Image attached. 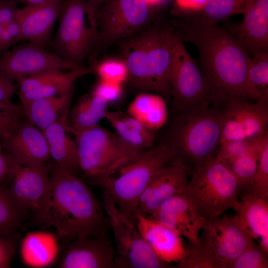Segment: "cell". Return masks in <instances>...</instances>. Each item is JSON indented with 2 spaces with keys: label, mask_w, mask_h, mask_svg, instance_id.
Returning a JSON list of instances; mask_svg holds the SVG:
<instances>
[{
  "label": "cell",
  "mask_w": 268,
  "mask_h": 268,
  "mask_svg": "<svg viewBox=\"0 0 268 268\" xmlns=\"http://www.w3.org/2000/svg\"><path fill=\"white\" fill-rule=\"evenodd\" d=\"M50 187L35 222L53 227L67 242L86 236L107 235L110 227L104 209L88 186L75 175L51 168Z\"/></svg>",
  "instance_id": "7a4b0ae2"
},
{
  "label": "cell",
  "mask_w": 268,
  "mask_h": 268,
  "mask_svg": "<svg viewBox=\"0 0 268 268\" xmlns=\"http://www.w3.org/2000/svg\"><path fill=\"white\" fill-rule=\"evenodd\" d=\"M246 97L268 103V53H256L250 57L245 81Z\"/></svg>",
  "instance_id": "4dcf8cb0"
},
{
  "label": "cell",
  "mask_w": 268,
  "mask_h": 268,
  "mask_svg": "<svg viewBox=\"0 0 268 268\" xmlns=\"http://www.w3.org/2000/svg\"><path fill=\"white\" fill-rule=\"evenodd\" d=\"M230 32L249 54L268 53V0H257Z\"/></svg>",
  "instance_id": "7402d4cb"
},
{
  "label": "cell",
  "mask_w": 268,
  "mask_h": 268,
  "mask_svg": "<svg viewBox=\"0 0 268 268\" xmlns=\"http://www.w3.org/2000/svg\"><path fill=\"white\" fill-rule=\"evenodd\" d=\"M62 3L63 1H51L28 4L19 8L16 18L21 26L22 40H27L43 47L59 17Z\"/></svg>",
  "instance_id": "44dd1931"
},
{
  "label": "cell",
  "mask_w": 268,
  "mask_h": 268,
  "mask_svg": "<svg viewBox=\"0 0 268 268\" xmlns=\"http://www.w3.org/2000/svg\"><path fill=\"white\" fill-rule=\"evenodd\" d=\"M257 138L223 142L220 143L215 157L224 163H227L246 152Z\"/></svg>",
  "instance_id": "ab89813d"
},
{
  "label": "cell",
  "mask_w": 268,
  "mask_h": 268,
  "mask_svg": "<svg viewBox=\"0 0 268 268\" xmlns=\"http://www.w3.org/2000/svg\"><path fill=\"white\" fill-rule=\"evenodd\" d=\"M243 195L233 209L244 228L268 253V199L250 192Z\"/></svg>",
  "instance_id": "cb8c5ba5"
},
{
  "label": "cell",
  "mask_w": 268,
  "mask_h": 268,
  "mask_svg": "<svg viewBox=\"0 0 268 268\" xmlns=\"http://www.w3.org/2000/svg\"><path fill=\"white\" fill-rule=\"evenodd\" d=\"M176 35L168 21L159 17L144 29L116 44L127 67V83L133 89L171 97Z\"/></svg>",
  "instance_id": "3957f363"
},
{
  "label": "cell",
  "mask_w": 268,
  "mask_h": 268,
  "mask_svg": "<svg viewBox=\"0 0 268 268\" xmlns=\"http://www.w3.org/2000/svg\"><path fill=\"white\" fill-rule=\"evenodd\" d=\"M8 166L11 182L7 189L20 208L34 219L49 192L51 167L46 163Z\"/></svg>",
  "instance_id": "5bb4252c"
},
{
  "label": "cell",
  "mask_w": 268,
  "mask_h": 268,
  "mask_svg": "<svg viewBox=\"0 0 268 268\" xmlns=\"http://www.w3.org/2000/svg\"><path fill=\"white\" fill-rule=\"evenodd\" d=\"M127 113L145 127L153 131L164 126L168 119L164 98L149 92L139 93L130 103Z\"/></svg>",
  "instance_id": "484cf974"
},
{
  "label": "cell",
  "mask_w": 268,
  "mask_h": 268,
  "mask_svg": "<svg viewBox=\"0 0 268 268\" xmlns=\"http://www.w3.org/2000/svg\"><path fill=\"white\" fill-rule=\"evenodd\" d=\"M148 6L157 14L159 15L162 9L173 0H145Z\"/></svg>",
  "instance_id": "c3c4849f"
},
{
  "label": "cell",
  "mask_w": 268,
  "mask_h": 268,
  "mask_svg": "<svg viewBox=\"0 0 268 268\" xmlns=\"http://www.w3.org/2000/svg\"><path fill=\"white\" fill-rule=\"evenodd\" d=\"M3 29V26L0 24V37L1 35Z\"/></svg>",
  "instance_id": "816d5d0a"
},
{
  "label": "cell",
  "mask_w": 268,
  "mask_h": 268,
  "mask_svg": "<svg viewBox=\"0 0 268 268\" xmlns=\"http://www.w3.org/2000/svg\"><path fill=\"white\" fill-rule=\"evenodd\" d=\"M268 253L253 240L227 268H268Z\"/></svg>",
  "instance_id": "8d00e7d4"
},
{
  "label": "cell",
  "mask_w": 268,
  "mask_h": 268,
  "mask_svg": "<svg viewBox=\"0 0 268 268\" xmlns=\"http://www.w3.org/2000/svg\"><path fill=\"white\" fill-rule=\"evenodd\" d=\"M108 104L92 92L82 96L69 111L68 131L78 132L98 125L100 121L105 117Z\"/></svg>",
  "instance_id": "f1b7e54d"
},
{
  "label": "cell",
  "mask_w": 268,
  "mask_h": 268,
  "mask_svg": "<svg viewBox=\"0 0 268 268\" xmlns=\"http://www.w3.org/2000/svg\"><path fill=\"white\" fill-rule=\"evenodd\" d=\"M16 89L13 82L0 76V100H10Z\"/></svg>",
  "instance_id": "f6af8a7d"
},
{
  "label": "cell",
  "mask_w": 268,
  "mask_h": 268,
  "mask_svg": "<svg viewBox=\"0 0 268 268\" xmlns=\"http://www.w3.org/2000/svg\"><path fill=\"white\" fill-rule=\"evenodd\" d=\"M202 230L200 242L214 253L223 268H227L254 240L237 215L207 220Z\"/></svg>",
  "instance_id": "9a60e30c"
},
{
  "label": "cell",
  "mask_w": 268,
  "mask_h": 268,
  "mask_svg": "<svg viewBox=\"0 0 268 268\" xmlns=\"http://www.w3.org/2000/svg\"><path fill=\"white\" fill-rule=\"evenodd\" d=\"M9 174L8 164L3 147L0 142V183L5 177L9 176Z\"/></svg>",
  "instance_id": "7dc6e473"
},
{
  "label": "cell",
  "mask_w": 268,
  "mask_h": 268,
  "mask_svg": "<svg viewBox=\"0 0 268 268\" xmlns=\"http://www.w3.org/2000/svg\"><path fill=\"white\" fill-rule=\"evenodd\" d=\"M221 109L222 125L220 143L231 140L251 139L268 132V103H251L245 98H233Z\"/></svg>",
  "instance_id": "7c38bea8"
},
{
  "label": "cell",
  "mask_w": 268,
  "mask_h": 268,
  "mask_svg": "<svg viewBox=\"0 0 268 268\" xmlns=\"http://www.w3.org/2000/svg\"><path fill=\"white\" fill-rule=\"evenodd\" d=\"M69 111L65 112L57 121L43 131L48 146L49 159L52 162L51 168L75 175V173L80 170L76 142L67 134Z\"/></svg>",
  "instance_id": "603a6c76"
},
{
  "label": "cell",
  "mask_w": 268,
  "mask_h": 268,
  "mask_svg": "<svg viewBox=\"0 0 268 268\" xmlns=\"http://www.w3.org/2000/svg\"><path fill=\"white\" fill-rule=\"evenodd\" d=\"M22 107L10 100H0V142L7 137L19 122Z\"/></svg>",
  "instance_id": "f35d334b"
},
{
  "label": "cell",
  "mask_w": 268,
  "mask_h": 268,
  "mask_svg": "<svg viewBox=\"0 0 268 268\" xmlns=\"http://www.w3.org/2000/svg\"><path fill=\"white\" fill-rule=\"evenodd\" d=\"M73 87L60 94L35 100L21 105L28 121L42 131L57 121L69 110Z\"/></svg>",
  "instance_id": "d4e9b609"
},
{
  "label": "cell",
  "mask_w": 268,
  "mask_h": 268,
  "mask_svg": "<svg viewBox=\"0 0 268 268\" xmlns=\"http://www.w3.org/2000/svg\"><path fill=\"white\" fill-rule=\"evenodd\" d=\"M159 17L145 0H105L96 12L98 35L90 58L92 67L99 54L144 29Z\"/></svg>",
  "instance_id": "9c48e42d"
},
{
  "label": "cell",
  "mask_w": 268,
  "mask_h": 268,
  "mask_svg": "<svg viewBox=\"0 0 268 268\" xmlns=\"http://www.w3.org/2000/svg\"><path fill=\"white\" fill-rule=\"evenodd\" d=\"M105 0H86L89 6L97 12V10Z\"/></svg>",
  "instance_id": "f907efd6"
},
{
  "label": "cell",
  "mask_w": 268,
  "mask_h": 268,
  "mask_svg": "<svg viewBox=\"0 0 268 268\" xmlns=\"http://www.w3.org/2000/svg\"><path fill=\"white\" fill-rule=\"evenodd\" d=\"M0 142L8 164L35 165L49 159L43 131L29 121H19L13 132Z\"/></svg>",
  "instance_id": "2e32d148"
},
{
  "label": "cell",
  "mask_w": 268,
  "mask_h": 268,
  "mask_svg": "<svg viewBox=\"0 0 268 268\" xmlns=\"http://www.w3.org/2000/svg\"><path fill=\"white\" fill-rule=\"evenodd\" d=\"M53 41L56 55L78 66L90 58L98 35L96 11L86 0H64Z\"/></svg>",
  "instance_id": "ba28073f"
},
{
  "label": "cell",
  "mask_w": 268,
  "mask_h": 268,
  "mask_svg": "<svg viewBox=\"0 0 268 268\" xmlns=\"http://www.w3.org/2000/svg\"><path fill=\"white\" fill-rule=\"evenodd\" d=\"M154 176L142 193L137 211L148 216L167 199L184 193L188 183V168L182 161L174 158Z\"/></svg>",
  "instance_id": "d6986e66"
},
{
  "label": "cell",
  "mask_w": 268,
  "mask_h": 268,
  "mask_svg": "<svg viewBox=\"0 0 268 268\" xmlns=\"http://www.w3.org/2000/svg\"><path fill=\"white\" fill-rule=\"evenodd\" d=\"M178 268H223L214 253L205 245L200 242L197 245L185 247L182 259L177 263Z\"/></svg>",
  "instance_id": "e575fe53"
},
{
  "label": "cell",
  "mask_w": 268,
  "mask_h": 268,
  "mask_svg": "<svg viewBox=\"0 0 268 268\" xmlns=\"http://www.w3.org/2000/svg\"><path fill=\"white\" fill-rule=\"evenodd\" d=\"M135 224L145 242L162 262L178 263L185 252L182 236L159 221L137 212Z\"/></svg>",
  "instance_id": "ffe728a7"
},
{
  "label": "cell",
  "mask_w": 268,
  "mask_h": 268,
  "mask_svg": "<svg viewBox=\"0 0 268 268\" xmlns=\"http://www.w3.org/2000/svg\"><path fill=\"white\" fill-rule=\"evenodd\" d=\"M28 215L16 204L8 190L0 186V233L17 234Z\"/></svg>",
  "instance_id": "836d02e7"
},
{
  "label": "cell",
  "mask_w": 268,
  "mask_h": 268,
  "mask_svg": "<svg viewBox=\"0 0 268 268\" xmlns=\"http://www.w3.org/2000/svg\"><path fill=\"white\" fill-rule=\"evenodd\" d=\"M207 0H173V5L171 11L172 14L181 18L197 11L206 3Z\"/></svg>",
  "instance_id": "7bdbcfd3"
},
{
  "label": "cell",
  "mask_w": 268,
  "mask_h": 268,
  "mask_svg": "<svg viewBox=\"0 0 268 268\" xmlns=\"http://www.w3.org/2000/svg\"><path fill=\"white\" fill-rule=\"evenodd\" d=\"M220 108L200 104L179 113L167 139L175 158L191 162L195 170L217 153L222 125Z\"/></svg>",
  "instance_id": "277c9868"
},
{
  "label": "cell",
  "mask_w": 268,
  "mask_h": 268,
  "mask_svg": "<svg viewBox=\"0 0 268 268\" xmlns=\"http://www.w3.org/2000/svg\"><path fill=\"white\" fill-rule=\"evenodd\" d=\"M123 85L99 79L91 91L108 104L118 101L122 96Z\"/></svg>",
  "instance_id": "b9f144b4"
},
{
  "label": "cell",
  "mask_w": 268,
  "mask_h": 268,
  "mask_svg": "<svg viewBox=\"0 0 268 268\" xmlns=\"http://www.w3.org/2000/svg\"><path fill=\"white\" fill-rule=\"evenodd\" d=\"M105 118L124 140L141 150L153 145L155 140V131L145 127L128 113L112 111L106 113Z\"/></svg>",
  "instance_id": "83f0119b"
},
{
  "label": "cell",
  "mask_w": 268,
  "mask_h": 268,
  "mask_svg": "<svg viewBox=\"0 0 268 268\" xmlns=\"http://www.w3.org/2000/svg\"><path fill=\"white\" fill-rule=\"evenodd\" d=\"M174 158L168 139H163L141 152L108 177L92 184L101 187L126 217L135 224L142 193L156 173Z\"/></svg>",
  "instance_id": "5b68a950"
},
{
  "label": "cell",
  "mask_w": 268,
  "mask_h": 268,
  "mask_svg": "<svg viewBox=\"0 0 268 268\" xmlns=\"http://www.w3.org/2000/svg\"><path fill=\"white\" fill-rule=\"evenodd\" d=\"M116 252L108 235L75 238L67 243L58 266L61 268H113Z\"/></svg>",
  "instance_id": "ac0fdd59"
},
{
  "label": "cell",
  "mask_w": 268,
  "mask_h": 268,
  "mask_svg": "<svg viewBox=\"0 0 268 268\" xmlns=\"http://www.w3.org/2000/svg\"><path fill=\"white\" fill-rule=\"evenodd\" d=\"M90 73H95L94 69L85 66L76 69L62 70L58 76L39 88L19 93L21 105L63 93L73 87L77 79Z\"/></svg>",
  "instance_id": "1f68e13d"
},
{
  "label": "cell",
  "mask_w": 268,
  "mask_h": 268,
  "mask_svg": "<svg viewBox=\"0 0 268 268\" xmlns=\"http://www.w3.org/2000/svg\"><path fill=\"white\" fill-rule=\"evenodd\" d=\"M84 67L69 63L30 43L16 47L0 58V76L13 82L48 70H68Z\"/></svg>",
  "instance_id": "4fadbf2b"
},
{
  "label": "cell",
  "mask_w": 268,
  "mask_h": 268,
  "mask_svg": "<svg viewBox=\"0 0 268 268\" xmlns=\"http://www.w3.org/2000/svg\"><path fill=\"white\" fill-rule=\"evenodd\" d=\"M167 20L183 41L196 48L212 105L220 108L230 99L246 98L244 81L250 57L229 30L189 19Z\"/></svg>",
  "instance_id": "6da1fadb"
},
{
  "label": "cell",
  "mask_w": 268,
  "mask_h": 268,
  "mask_svg": "<svg viewBox=\"0 0 268 268\" xmlns=\"http://www.w3.org/2000/svg\"><path fill=\"white\" fill-rule=\"evenodd\" d=\"M19 8L15 0H0V24L3 26L15 19Z\"/></svg>",
  "instance_id": "ee69618b"
},
{
  "label": "cell",
  "mask_w": 268,
  "mask_h": 268,
  "mask_svg": "<svg viewBox=\"0 0 268 268\" xmlns=\"http://www.w3.org/2000/svg\"><path fill=\"white\" fill-rule=\"evenodd\" d=\"M257 0H207L199 10L181 18L215 25L235 15H245Z\"/></svg>",
  "instance_id": "f546056e"
},
{
  "label": "cell",
  "mask_w": 268,
  "mask_h": 268,
  "mask_svg": "<svg viewBox=\"0 0 268 268\" xmlns=\"http://www.w3.org/2000/svg\"><path fill=\"white\" fill-rule=\"evenodd\" d=\"M171 97L178 113L200 104H211L209 93L197 62L176 33L171 70Z\"/></svg>",
  "instance_id": "8fae6325"
},
{
  "label": "cell",
  "mask_w": 268,
  "mask_h": 268,
  "mask_svg": "<svg viewBox=\"0 0 268 268\" xmlns=\"http://www.w3.org/2000/svg\"><path fill=\"white\" fill-rule=\"evenodd\" d=\"M184 194L199 213L210 220L233 209L240 191L229 168L215 157L195 170Z\"/></svg>",
  "instance_id": "8992f818"
},
{
  "label": "cell",
  "mask_w": 268,
  "mask_h": 268,
  "mask_svg": "<svg viewBox=\"0 0 268 268\" xmlns=\"http://www.w3.org/2000/svg\"><path fill=\"white\" fill-rule=\"evenodd\" d=\"M16 235L0 233V268L10 267L18 246Z\"/></svg>",
  "instance_id": "60d3db41"
},
{
  "label": "cell",
  "mask_w": 268,
  "mask_h": 268,
  "mask_svg": "<svg viewBox=\"0 0 268 268\" xmlns=\"http://www.w3.org/2000/svg\"><path fill=\"white\" fill-rule=\"evenodd\" d=\"M94 69L100 79L122 85L128 82L127 67L121 56L105 58L97 63Z\"/></svg>",
  "instance_id": "d590c367"
},
{
  "label": "cell",
  "mask_w": 268,
  "mask_h": 268,
  "mask_svg": "<svg viewBox=\"0 0 268 268\" xmlns=\"http://www.w3.org/2000/svg\"><path fill=\"white\" fill-rule=\"evenodd\" d=\"M102 205L113 232L117 254L115 267L118 268H167L145 242L135 224L120 210L109 196L102 194Z\"/></svg>",
  "instance_id": "30bf717a"
},
{
  "label": "cell",
  "mask_w": 268,
  "mask_h": 268,
  "mask_svg": "<svg viewBox=\"0 0 268 268\" xmlns=\"http://www.w3.org/2000/svg\"><path fill=\"white\" fill-rule=\"evenodd\" d=\"M71 133L75 137L80 170L92 183L108 177L144 150L99 125Z\"/></svg>",
  "instance_id": "52a82bcc"
},
{
  "label": "cell",
  "mask_w": 268,
  "mask_h": 268,
  "mask_svg": "<svg viewBox=\"0 0 268 268\" xmlns=\"http://www.w3.org/2000/svg\"><path fill=\"white\" fill-rule=\"evenodd\" d=\"M148 217L185 237L194 245L200 243L199 234L207 221L192 204L184 193L165 200Z\"/></svg>",
  "instance_id": "e0dca14e"
},
{
  "label": "cell",
  "mask_w": 268,
  "mask_h": 268,
  "mask_svg": "<svg viewBox=\"0 0 268 268\" xmlns=\"http://www.w3.org/2000/svg\"><path fill=\"white\" fill-rule=\"evenodd\" d=\"M17 1L28 4H38L51 1H63L64 0H15Z\"/></svg>",
  "instance_id": "681fc988"
},
{
  "label": "cell",
  "mask_w": 268,
  "mask_h": 268,
  "mask_svg": "<svg viewBox=\"0 0 268 268\" xmlns=\"http://www.w3.org/2000/svg\"><path fill=\"white\" fill-rule=\"evenodd\" d=\"M4 27L14 43L22 40L21 26L17 18L4 25Z\"/></svg>",
  "instance_id": "bcb514c9"
},
{
  "label": "cell",
  "mask_w": 268,
  "mask_h": 268,
  "mask_svg": "<svg viewBox=\"0 0 268 268\" xmlns=\"http://www.w3.org/2000/svg\"><path fill=\"white\" fill-rule=\"evenodd\" d=\"M245 192L268 199V134L263 142L257 171Z\"/></svg>",
  "instance_id": "74e56055"
},
{
  "label": "cell",
  "mask_w": 268,
  "mask_h": 268,
  "mask_svg": "<svg viewBox=\"0 0 268 268\" xmlns=\"http://www.w3.org/2000/svg\"><path fill=\"white\" fill-rule=\"evenodd\" d=\"M268 134V131L257 137L246 152L225 163L238 182L240 194L247 190L257 171L263 142Z\"/></svg>",
  "instance_id": "d6a6232c"
},
{
  "label": "cell",
  "mask_w": 268,
  "mask_h": 268,
  "mask_svg": "<svg viewBox=\"0 0 268 268\" xmlns=\"http://www.w3.org/2000/svg\"><path fill=\"white\" fill-rule=\"evenodd\" d=\"M57 238L52 234L33 232L26 235L20 245V255L30 267L42 268L54 262L58 254Z\"/></svg>",
  "instance_id": "4316f807"
}]
</instances>
